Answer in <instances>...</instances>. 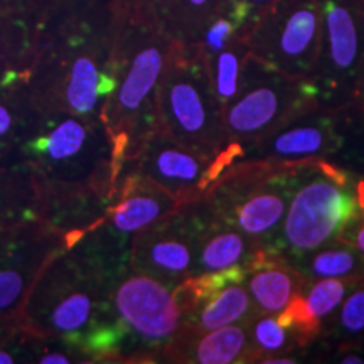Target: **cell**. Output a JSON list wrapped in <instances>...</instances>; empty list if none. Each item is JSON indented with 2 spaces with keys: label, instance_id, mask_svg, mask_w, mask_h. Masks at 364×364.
Instances as JSON below:
<instances>
[{
  "label": "cell",
  "instance_id": "4dcf8cb0",
  "mask_svg": "<svg viewBox=\"0 0 364 364\" xmlns=\"http://www.w3.org/2000/svg\"><path fill=\"white\" fill-rule=\"evenodd\" d=\"M262 363H267V364H292V363H295V359H290V358H287V356H280V358L273 356V358L263 359Z\"/></svg>",
  "mask_w": 364,
  "mask_h": 364
},
{
  "label": "cell",
  "instance_id": "7a4b0ae2",
  "mask_svg": "<svg viewBox=\"0 0 364 364\" xmlns=\"http://www.w3.org/2000/svg\"><path fill=\"white\" fill-rule=\"evenodd\" d=\"M314 108L316 95L307 80L282 75L248 53L241 65L238 93L223 110V120L230 142L245 150L248 144L253 145Z\"/></svg>",
  "mask_w": 364,
  "mask_h": 364
},
{
  "label": "cell",
  "instance_id": "2e32d148",
  "mask_svg": "<svg viewBox=\"0 0 364 364\" xmlns=\"http://www.w3.org/2000/svg\"><path fill=\"white\" fill-rule=\"evenodd\" d=\"M115 90V80L102 75L97 63L90 56H78L71 66L66 86V100L70 107L80 115L91 113L102 95Z\"/></svg>",
  "mask_w": 364,
  "mask_h": 364
},
{
  "label": "cell",
  "instance_id": "30bf717a",
  "mask_svg": "<svg viewBox=\"0 0 364 364\" xmlns=\"http://www.w3.org/2000/svg\"><path fill=\"white\" fill-rule=\"evenodd\" d=\"M248 292L267 314H280L295 294L304 292L307 277L294 265L279 260L275 252L262 247L247 262Z\"/></svg>",
  "mask_w": 364,
  "mask_h": 364
},
{
  "label": "cell",
  "instance_id": "d6986e66",
  "mask_svg": "<svg viewBox=\"0 0 364 364\" xmlns=\"http://www.w3.org/2000/svg\"><path fill=\"white\" fill-rule=\"evenodd\" d=\"M353 282L344 279H318V282L311 285L307 294H304L309 316L322 324V321L343 304Z\"/></svg>",
  "mask_w": 364,
  "mask_h": 364
},
{
  "label": "cell",
  "instance_id": "3957f363",
  "mask_svg": "<svg viewBox=\"0 0 364 364\" xmlns=\"http://www.w3.org/2000/svg\"><path fill=\"white\" fill-rule=\"evenodd\" d=\"M358 188L351 189L343 169L324 161L314 162V176L294 191L287 208L280 238L272 252L294 258L338 240L348 223L359 216Z\"/></svg>",
  "mask_w": 364,
  "mask_h": 364
},
{
  "label": "cell",
  "instance_id": "9c48e42d",
  "mask_svg": "<svg viewBox=\"0 0 364 364\" xmlns=\"http://www.w3.org/2000/svg\"><path fill=\"white\" fill-rule=\"evenodd\" d=\"M213 161L215 159L199 156L161 132L145 149L142 171L167 193L191 204L213 186Z\"/></svg>",
  "mask_w": 364,
  "mask_h": 364
},
{
  "label": "cell",
  "instance_id": "4fadbf2b",
  "mask_svg": "<svg viewBox=\"0 0 364 364\" xmlns=\"http://www.w3.org/2000/svg\"><path fill=\"white\" fill-rule=\"evenodd\" d=\"M149 182V188L130 194L113 209L112 223L120 233H135L188 206L156 182Z\"/></svg>",
  "mask_w": 364,
  "mask_h": 364
},
{
  "label": "cell",
  "instance_id": "ba28073f",
  "mask_svg": "<svg viewBox=\"0 0 364 364\" xmlns=\"http://www.w3.org/2000/svg\"><path fill=\"white\" fill-rule=\"evenodd\" d=\"M115 306L125 326L152 346L166 344L181 326L182 312L176 295L157 279L136 275L122 282Z\"/></svg>",
  "mask_w": 364,
  "mask_h": 364
},
{
  "label": "cell",
  "instance_id": "8fae6325",
  "mask_svg": "<svg viewBox=\"0 0 364 364\" xmlns=\"http://www.w3.org/2000/svg\"><path fill=\"white\" fill-rule=\"evenodd\" d=\"M198 339L193 341L189 331L176 332V358L182 361L199 364H230L247 358L248 334L243 326H225L220 329L203 331L199 334L194 329Z\"/></svg>",
  "mask_w": 364,
  "mask_h": 364
},
{
  "label": "cell",
  "instance_id": "f1b7e54d",
  "mask_svg": "<svg viewBox=\"0 0 364 364\" xmlns=\"http://www.w3.org/2000/svg\"><path fill=\"white\" fill-rule=\"evenodd\" d=\"M9 129H11V115L6 108L0 107V135L6 134Z\"/></svg>",
  "mask_w": 364,
  "mask_h": 364
},
{
  "label": "cell",
  "instance_id": "277c9868",
  "mask_svg": "<svg viewBox=\"0 0 364 364\" xmlns=\"http://www.w3.org/2000/svg\"><path fill=\"white\" fill-rule=\"evenodd\" d=\"M321 53L307 81L318 110L341 112L356 103L364 75V0H317Z\"/></svg>",
  "mask_w": 364,
  "mask_h": 364
},
{
  "label": "cell",
  "instance_id": "7c38bea8",
  "mask_svg": "<svg viewBox=\"0 0 364 364\" xmlns=\"http://www.w3.org/2000/svg\"><path fill=\"white\" fill-rule=\"evenodd\" d=\"M260 248V240L245 235L235 226L230 228L226 223H216L213 218L199 243L193 275L218 272L240 263L247 265L253 253Z\"/></svg>",
  "mask_w": 364,
  "mask_h": 364
},
{
  "label": "cell",
  "instance_id": "4316f807",
  "mask_svg": "<svg viewBox=\"0 0 364 364\" xmlns=\"http://www.w3.org/2000/svg\"><path fill=\"white\" fill-rule=\"evenodd\" d=\"M338 240L343 241V243L351 245V247L364 253V221H359V216L354 218L351 223L344 226Z\"/></svg>",
  "mask_w": 364,
  "mask_h": 364
},
{
  "label": "cell",
  "instance_id": "83f0119b",
  "mask_svg": "<svg viewBox=\"0 0 364 364\" xmlns=\"http://www.w3.org/2000/svg\"><path fill=\"white\" fill-rule=\"evenodd\" d=\"M41 363L43 364H66V363H70V358L65 356V354L54 353V354H48V356H44Z\"/></svg>",
  "mask_w": 364,
  "mask_h": 364
},
{
  "label": "cell",
  "instance_id": "836d02e7",
  "mask_svg": "<svg viewBox=\"0 0 364 364\" xmlns=\"http://www.w3.org/2000/svg\"><path fill=\"white\" fill-rule=\"evenodd\" d=\"M11 363H12L11 354H7V353H0V364H11Z\"/></svg>",
  "mask_w": 364,
  "mask_h": 364
},
{
  "label": "cell",
  "instance_id": "52a82bcc",
  "mask_svg": "<svg viewBox=\"0 0 364 364\" xmlns=\"http://www.w3.org/2000/svg\"><path fill=\"white\" fill-rule=\"evenodd\" d=\"M329 115L318 108L300 113L255 142L250 156L273 164H302L332 156L343 145V135Z\"/></svg>",
  "mask_w": 364,
  "mask_h": 364
},
{
  "label": "cell",
  "instance_id": "603a6c76",
  "mask_svg": "<svg viewBox=\"0 0 364 364\" xmlns=\"http://www.w3.org/2000/svg\"><path fill=\"white\" fill-rule=\"evenodd\" d=\"M289 332L290 331L282 326L275 317H258L252 327L255 349L250 353V356L262 359L279 356L280 353H284L285 349L290 348Z\"/></svg>",
  "mask_w": 364,
  "mask_h": 364
},
{
  "label": "cell",
  "instance_id": "ac0fdd59",
  "mask_svg": "<svg viewBox=\"0 0 364 364\" xmlns=\"http://www.w3.org/2000/svg\"><path fill=\"white\" fill-rule=\"evenodd\" d=\"M247 54L248 48L247 43H245V38L233 39L208 65L209 73H211L213 88H215L216 98L223 110L235 98V95L238 93L241 65H243V59Z\"/></svg>",
  "mask_w": 364,
  "mask_h": 364
},
{
  "label": "cell",
  "instance_id": "f546056e",
  "mask_svg": "<svg viewBox=\"0 0 364 364\" xmlns=\"http://www.w3.org/2000/svg\"><path fill=\"white\" fill-rule=\"evenodd\" d=\"M184 2L193 11H203V9H206L211 4V0H184Z\"/></svg>",
  "mask_w": 364,
  "mask_h": 364
},
{
  "label": "cell",
  "instance_id": "44dd1931",
  "mask_svg": "<svg viewBox=\"0 0 364 364\" xmlns=\"http://www.w3.org/2000/svg\"><path fill=\"white\" fill-rule=\"evenodd\" d=\"M336 336L348 343L364 338V277L353 282L351 294L344 299L338 314Z\"/></svg>",
  "mask_w": 364,
  "mask_h": 364
},
{
  "label": "cell",
  "instance_id": "cb8c5ba5",
  "mask_svg": "<svg viewBox=\"0 0 364 364\" xmlns=\"http://www.w3.org/2000/svg\"><path fill=\"white\" fill-rule=\"evenodd\" d=\"M243 26L245 21H241L235 12H231L230 9H228L225 16L218 17V19L208 27L203 39V48H199L208 65L228 43H231V41L235 39L238 29H241Z\"/></svg>",
  "mask_w": 364,
  "mask_h": 364
},
{
  "label": "cell",
  "instance_id": "d4e9b609",
  "mask_svg": "<svg viewBox=\"0 0 364 364\" xmlns=\"http://www.w3.org/2000/svg\"><path fill=\"white\" fill-rule=\"evenodd\" d=\"M22 292V279L19 273L4 270L0 272V309L14 304Z\"/></svg>",
  "mask_w": 364,
  "mask_h": 364
},
{
  "label": "cell",
  "instance_id": "6da1fadb",
  "mask_svg": "<svg viewBox=\"0 0 364 364\" xmlns=\"http://www.w3.org/2000/svg\"><path fill=\"white\" fill-rule=\"evenodd\" d=\"M164 132L186 149L216 159L230 145L223 108L201 49L189 54L176 44L157 83Z\"/></svg>",
  "mask_w": 364,
  "mask_h": 364
},
{
  "label": "cell",
  "instance_id": "1f68e13d",
  "mask_svg": "<svg viewBox=\"0 0 364 364\" xmlns=\"http://www.w3.org/2000/svg\"><path fill=\"white\" fill-rule=\"evenodd\" d=\"M356 103L361 107V110L364 112V75L361 78V83L358 86V95H356Z\"/></svg>",
  "mask_w": 364,
  "mask_h": 364
},
{
  "label": "cell",
  "instance_id": "8992f818",
  "mask_svg": "<svg viewBox=\"0 0 364 364\" xmlns=\"http://www.w3.org/2000/svg\"><path fill=\"white\" fill-rule=\"evenodd\" d=\"M209 228L206 215L172 213L156 223L136 243L139 265L159 279L181 282L193 277L198 248Z\"/></svg>",
  "mask_w": 364,
  "mask_h": 364
},
{
  "label": "cell",
  "instance_id": "5bb4252c",
  "mask_svg": "<svg viewBox=\"0 0 364 364\" xmlns=\"http://www.w3.org/2000/svg\"><path fill=\"white\" fill-rule=\"evenodd\" d=\"M166 65V51L162 46L149 44L132 59L124 83L118 90V107L125 115H134L147 103Z\"/></svg>",
  "mask_w": 364,
  "mask_h": 364
},
{
  "label": "cell",
  "instance_id": "484cf974",
  "mask_svg": "<svg viewBox=\"0 0 364 364\" xmlns=\"http://www.w3.org/2000/svg\"><path fill=\"white\" fill-rule=\"evenodd\" d=\"M230 2V9L233 11L240 19L247 22L252 17L253 12H257V17L260 16L263 11H267L277 0H228Z\"/></svg>",
  "mask_w": 364,
  "mask_h": 364
},
{
  "label": "cell",
  "instance_id": "d6a6232c",
  "mask_svg": "<svg viewBox=\"0 0 364 364\" xmlns=\"http://www.w3.org/2000/svg\"><path fill=\"white\" fill-rule=\"evenodd\" d=\"M343 363L344 364H363L364 359L361 356H358V354H346V356L343 358Z\"/></svg>",
  "mask_w": 364,
  "mask_h": 364
},
{
  "label": "cell",
  "instance_id": "5b68a950",
  "mask_svg": "<svg viewBox=\"0 0 364 364\" xmlns=\"http://www.w3.org/2000/svg\"><path fill=\"white\" fill-rule=\"evenodd\" d=\"M322 19L317 0H277L245 36L248 53L282 75L307 80L321 53Z\"/></svg>",
  "mask_w": 364,
  "mask_h": 364
},
{
  "label": "cell",
  "instance_id": "e0dca14e",
  "mask_svg": "<svg viewBox=\"0 0 364 364\" xmlns=\"http://www.w3.org/2000/svg\"><path fill=\"white\" fill-rule=\"evenodd\" d=\"M252 311V295L240 284L226 285L220 292L204 302L199 311L194 329L199 332L220 329V327L235 324Z\"/></svg>",
  "mask_w": 364,
  "mask_h": 364
},
{
  "label": "cell",
  "instance_id": "ffe728a7",
  "mask_svg": "<svg viewBox=\"0 0 364 364\" xmlns=\"http://www.w3.org/2000/svg\"><path fill=\"white\" fill-rule=\"evenodd\" d=\"M86 129L76 120H65L46 139L38 140L39 152L48 154L54 161H66L78 156L86 142Z\"/></svg>",
  "mask_w": 364,
  "mask_h": 364
},
{
  "label": "cell",
  "instance_id": "9a60e30c",
  "mask_svg": "<svg viewBox=\"0 0 364 364\" xmlns=\"http://www.w3.org/2000/svg\"><path fill=\"white\" fill-rule=\"evenodd\" d=\"M302 263L304 275L312 279H344L356 280L364 277V253L351 245L338 243L295 258Z\"/></svg>",
  "mask_w": 364,
  "mask_h": 364
},
{
  "label": "cell",
  "instance_id": "7402d4cb",
  "mask_svg": "<svg viewBox=\"0 0 364 364\" xmlns=\"http://www.w3.org/2000/svg\"><path fill=\"white\" fill-rule=\"evenodd\" d=\"M93 312V300L85 292H73L59 300V304L51 314V324L58 332L71 334L88 324Z\"/></svg>",
  "mask_w": 364,
  "mask_h": 364
}]
</instances>
